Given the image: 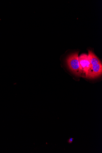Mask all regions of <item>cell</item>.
Segmentation results:
<instances>
[{
    "instance_id": "obj_1",
    "label": "cell",
    "mask_w": 102,
    "mask_h": 153,
    "mask_svg": "<svg viewBox=\"0 0 102 153\" xmlns=\"http://www.w3.org/2000/svg\"><path fill=\"white\" fill-rule=\"evenodd\" d=\"M78 52L72 53L67 59L68 67L71 71L76 75L80 76L83 73L78 56Z\"/></svg>"
},
{
    "instance_id": "obj_2",
    "label": "cell",
    "mask_w": 102,
    "mask_h": 153,
    "mask_svg": "<svg viewBox=\"0 0 102 153\" xmlns=\"http://www.w3.org/2000/svg\"><path fill=\"white\" fill-rule=\"evenodd\" d=\"M79 59L82 72L85 74L86 76L91 67L88 59V55L85 53L82 54L79 57Z\"/></svg>"
},
{
    "instance_id": "obj_3",
    "label": "cell",
    "mask_w": 102,
    "mask_h": 153,
    "mask_svg": "<svg viewBox=\"0 0 102 153\" xmlns=\"http://www.w3.org/2000/svg\"><path fill=\"white\" fill-rule=\"evenodd\" d=\"M102 74L101 63L91 65L90 70L86 77L91 79L98 77Z\"/></svg>"
},
{
    "instance_id": "obj_5",
    "label": "cell",
    "mask_w": 102,
    "mask_h": 153,
    "mask_svg": "<svg viewBox=\"0 0 102 153\" xmlns=\"http://www.w3.org/2000/svg\"><path fill=\"white\" fill-rule=\"evenodd\" d=\"M74 140V138L71 137L69 138L68 140H67V142L69 144L71 143Z\"/></svg>"
},
{
    "instance_id": "obj_4",
    "label": "cell",
    "mask_w": 102,
    "mask_h": 153,
    "mask_svg": "<svg viewBox=\"0 0 102 153\" xmlns=\"http://www.w3.org/2000/svg\"><path fill=\"white\" fill-rule=\"evenodd\" d=\"M88 57L91 65L101 63L96 55L91 50H89Z\"/></svg>"
}]
</instances>
